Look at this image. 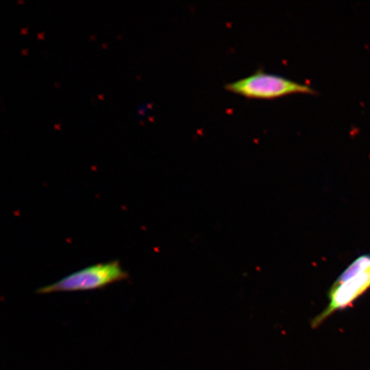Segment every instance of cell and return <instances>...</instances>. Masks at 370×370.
<instances>
[{"instance_id": "obj_1", "label": "cell", "mask_w": 370, "mask_h": 370, "mask_svg": "<svg viewBox=\"0 0 370 370\" xmlns=\"http://www.w3.org/2000/svg\"><path fill=\"white\" fill-rule=\"evenodd\" d=\"M370 288V254L354 260L339 275L329 289L325 308L311 321L319 328L335 312L351 306Z\"/></svg>"}, {"instance_id": "obj_2", "label": "cell", "mask_w": 370, "mask_h": 370, "mask_svg": "<svg viewBox=\"0 0 370 370\" xmlns=\"http://www.w3.org/2000/svg\"><path fill=\"white\" fill-rule=\"evenodd\" d=\"M127 278L128 274L122 268L119 261L112 260L82 269L53 284L39 288L36 293L46 294L94 290Z\"/></svg>"}, {"instance_id": "obj_3", "label": "cell", "mask_w": 370, "mask_h": 370, "mask_svg": "<svg viewBox=\"0 0 370 370\" xmlns=\"http://www.w3.org/2000/svg\"><path fill=\"white\" fill-rule=\"evenodd\" d=\"M225 88L247 98L260 99H271L295 93L315 92L308 85L281 75L267 73L261 69L245 77L226 84Z\"/></svg>"}]
</instances>
